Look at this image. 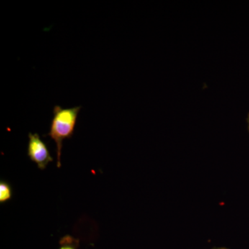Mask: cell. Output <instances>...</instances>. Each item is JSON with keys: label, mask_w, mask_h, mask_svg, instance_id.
Here are the masks:
<instances>
[{"label": "cell", "mask_w": 249, "mask_h": 249, "mask_svg": "<svg viewBox=\"0 0 249 249\" xmlns=\"http://www.w3.org/2000/svg\"><path fill=\"white\" fill-rule=\"evenodd\" d=\"M81 106L71 108H62L55 106L53 116L47 136L53 139L56 145L57 167L61 166L62 142L65 139H71L74 133L78 113Z\"/></svg>", "instance_id": "1"}, {"label": "cell", "mask_w": 249, "mask_h": 249, "mask_svg": "<svg viewBox=\"0 0 249 249\" xmlns=\"http://www.w3.org/2000/svg\"><path fill=\"white\" fill-rule=\"evenodd\" d=\"M27 155L37 165V168L42 170H45L49 163L53 160L47 144L37 133H29Z\"/></svg>", "instance_id": "2"}, {"label": "cell", "mask_w": 249, "mask_h": 249, "mask_svg": "<svg viewBox=\"0 0 249 249\" xmlns=\"http://www.w3.org/2000/svg\"><path fill=\"white\" fill-rule=\"evenodd\" d=\"M13 196V188L7 181L1 180L0 181V203L4 204L11 200Z\"/></svg>", "instance_id": "3"}, {"label": "cell", "mask_w": 249, "mask_h": 249, "mask_svg": "<svg viewBox=\"0 0 249 249\" xmlns=\"http://www.w3.org/2000/svg\"><path fill=\"white\" fill-rule=\"evenodd\" d=\"M59 249H77L79 246V241L70 235L62 237L60 242Z\"/></svg>", "instance_id": "4"}, {"label": "cell", "mask_w": 249, "mask_h": 249, "mask_svg": "<svg viewBox=\"0 0 249 249\" xmlns=\"http://www.w3.org/2000/svg\"><path fill=\"white\" fill-rule=\"evenodd\" d=\"M212 249H229L225 248V247H215V248H213Z\"/></svg>", "instance_id": "5"}, {"label": "cell", "mask_w": 249, "mask_h": 249, "mask_svg": "<svg viewBox=\"0 0 249 249\" xmlns=\"http://www.w3.org/2000/svg\"><path fill=\"white\" fill-rule=\"evenodd\" d=\"M248 123H249V117H248Z\"/></svg>", "instance_id": "6"}]
</instances>
